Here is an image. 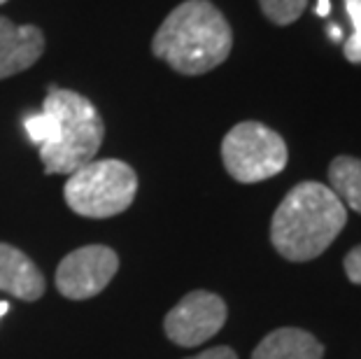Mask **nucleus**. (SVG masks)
Masks as SVG:
<instances>
[{
  "mask_svg": "<svg viewBox=\"0 0 361 359\" xmlns=\"http://www.w3.org/2000/svg\"><path fill=\"white\" fill-rule=\"evenodd\" d=\"M233 49V30L219 7L210 0H184L164 19L152 54L166 61L180 75H203L214 71Z\"/></svg>",
  "mask_w": 361,
  "mask_h": 359,
  "instance_id": "1",
  "label": "nucleus"
},
{
  "mask_svg": "<svg viewBox=\"0 0 361 359\" xmlns=\"http://www.w3.org/2000/svg\"><path fill=\"white\" fill-rule=\"evenodd\" d=\"M348 224V208L331 187L301 182L282 198L271 221V243L287 262H310L324 255Z\"/></svg>",
  "mask_w": 361,
  "mask_h": 359,
  "instance_id": "2",
  "label": "nucleus"
},
{
  "mask_svg": "<svg viewBox=\"0 0 361 359\" xmlns=\"http://www.w3.org/2000/svg\"><path fill=\"white\" fill-rule=\"evenodd\" d=\"M42 112L54 119V135L40 147L47 175H71L94 162L105 138V124L96 105L78 91L49 87Z\"/></svg>",
  "mask_w": 361,
  "mask_h": 359,
  "instance_id": "3",
  "label": "nucleus"
},
{
  "mask_svg": "<svg viewBox=\"0 0 361 359\" xmlns=\"http://www.w3.org/2000/svg\"><path fill=\"white\" fill-rule=\"evenodd\" d=\"M137 192V175L126 162L101 159L71 173L63 196L68 208L82 217L105 219L128 210Z\"/></svg>",
  "mask_w": 361,
  "mask_h": 359,
  "instance_id": "4",
  "label": "nucleus"
},
{
  "mask_svg": "<svg viewBox=\"0 0 361 359\" xmlns=\"http://www.w3.org/2000/svg\"><path fill=\"white\" fill-rule=\"evenodd\" d=\"M221 162L235 182L255 185L282 173L289 152L278 131L261 121H240L221 140Z\"/></svg>",
  "mask_w": 361,
  "mask_h": 359,
  "instance_id": "5",
  "label": "nucleus"
},
{
  "mask_svg": "<svg viewBox=\"0 0 361 359\" xmlns=\"http://www.w3.org/2000/svg\"><path fill=\"white\" fill-rule=\"evenodd\" d=\"M226 303L219 294L196 289L182 296L164 317V331L175 346L196 348L210 341L226 324Z\"/></svg>",
  "mask_w": 361,
  "mask_h": 359,
  "instance_id": "6",
  "label": "nucleus"
},
{
  "mask_svg": "<svg viewBox=\"0 0 361 359\" xmlns=\"http://www.w3.org/2000/svg\"><path fill=\"white\" fill-rule=\"evenodd\" d=\"M119 257L105 245H87L66 255L56 269V289L66 299L84 301L101 294L117 276Z\"/></svg>",
  "mask_w": 361,
  "mask_h": 359,
  "instance_id": "7",
  "label": "nucleus"
},
{
  "mask_svg": "<svg viewBox=\"0 0 361 359\" xmlns=\"http://www.w3.org/2000/svg\"><path fill=\"white\" fill-rule=\"evenodd\" d=\"M44 51V33L37 26H17L0 17V80L12 78L37 63Z\"/></svg>",
  "mask_w": 361,
  "mask_h": 359,
  "instance_id": "8",
  "label": "nucleus"
},
{
  "mask_svg": "<svg viewBox=\"0 0 361 359\" xmlns=\"http://www.w3.org/2000/svg\"><path fill=\"white\" fill-rule=\"evenodd\" d=\"M44 276L19 248L0 243V289L21 301H35L44 294Z\"/></svg>",
  "mask_w": 361,
  "mask_h": 359,
  "instance_id": "9",
  "label": "nucleus"
},
{
  "mask_svg": "<svg viewBox=\"0 0 361 359\" xmlns=\"http://www.w3.org/2000/svg\"><path fill=\"white\" fill-rule=\"evenodd\" d=\"M324 346L310 331L298 327H280L266 336L252 353V359H322Z\"/></svg>",
  "mask_w": 361,
  "mask_h": 359,
  "instance_id": "10",
  "label": "nucleus"
},
{
  "mask_svg": "<svg viewBox=\"0 0 361 359\" xmlns=\"http://www.w3.org/2000/svg\"><path fill=\"white\" fill-rule=\"evenodd\" d=\"M329 182L345 208L361 215V159L348 154L336 157L329 166Z\"/></svg>",
  "mask_w": 361,
  "mask_h": 359,
  "instance_id": "11",
  "label": "nucleus"
},
{
  "mask_svg": "<svg viewBox=\"0 0 361 359\" xmlns=\"http://www.w3.org/2000/svg\"><path fill=\"white\" fill-rule=\"evenodd\" d=\"M305 5H308V0H259L264 17L273 21L275 26L294 24L296 19H301Z\"/></svg>",
  "mask_w": 361,
  "mask_h": 359,
  "instance_id": "12",
  "label": "nucleus"
},
{
  "mask_svg": "<svg viewBox=\"0 0 361 359\" xmlns=\"http://www.w3.org/2000/svg\"><path fill=\"white\" fill-rule=\"evenodd\" d=\"M343 5L352 24V35L343 44V54L350 63H361V0H343Z\"/></svg>",
  "mask_w": 361,
  "mask_h": 359,
  "instance_id": "13",
  "label": "nucleus"
},
{
  "mask_svg": "<svg viewBox=\"0 0 361 359\" xmlns=\"http://www.w3.org/2000/svg\"><path fill=\"white\" fill-rule=\"evenodd\" d=\"M24 128H26L28 138L33 140L37 147H42V145L49 142L51 135H54V119L47 112L30 114V117L24 119Z\"/></svg>",
  "mask_w": 361,
  "mask_h": 359,
  "instance_id": "14",
  "label": "nucleus"
},
{
  "mask_svg": "<svg viewBox=\"0 0 361 359\" xmlns=\"http://www.w3.org/2000/svg\"><path fill=\"white\" fill-rule=\"evenodd\" d=\"M343 269H345V276H348L350 282H355V285H361V245L352 248L348 255H345Z\"/></svg>",
  "mask_w": 361,
  "mask_h": 359,
  "instance_id": "15",
  "label": "nucleus"
},
{
  "mask_svg": "<svg viewBox=\"0 0 361 359\" xmlns=\"http://www.w3.org/2000/svg\"><path fill=\"white\" fill-rule=\"evenodd\" d=\"M187 359H238V355L228 346H217V348H207L201 355H194Z\"/></svg>",
  "mask_w": 361,
  "mask_h": 359,
  "instance_id": "16",
  "label": "nucleus"
},
{
  "mask_svg": "<svg viewBox=\"0 0 361 359\" xmlns=\"http://www.w3.org/2000/svg\"><path fill=\"white\" fill-rule=\"evenodd\" d=\"M329 10H331V5H329V0H319V3H317V10H314V12H317L319 17H326Z\"/></svg>",
  "mask_w": 361,
  "mask_h": 359,
  "instance_id": "17",
  "label": "nucleus"
},
{
  "mask_svg": "<svg viewBox=\"0 0 361 359\" xmlns=\"http://www.w3.org/2000/svg\"><path fill=\"white\" fill-rule=\"evenodd\" d=\"M329 35H331V40H341V35H343L341 26H329Z\"/></svg>",
  "mask_w": 361,
  "mask_h": 359,
  "instance_id": "18",
  "label": "nucleus"
},
{
  "mask_svg": "<svg viewBox=\"0 0 361 359\" xmlns=\"http://www.w3.org/2000/svg\"><path fill=\"white\" fill-rule=\"evenodd\" d=\"M7 310H10V303H7V301H0V317H3Z\"/></svg>",
  "mask_w": 361,
  "mask_h": 359,
  "instance_id": "19",
  "label": "nucleus"
},
{
  "mask_svg": "<svg viewBox=\"0 0 361 359\" xmlns=\"http://www.w3.org/2000/svg\"><path fill=\"white\" fill-rule=\"evenodd\" d=\"M7 3V0H0V5H5Z\"/></svg>",
  "mask_w": 361,
  "mask_h": 359,
  "instance_id": "20",
  "label": "nucleus"
}]
</instances>
